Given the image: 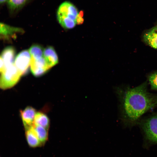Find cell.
Listing matches in <instances>:
<instances>
[{
	"instance_id": "6da1fadb",
	"label": "cell",
	"mask_w": 157,
	"mask_h": 157,
	"mask_svg": "<svg viewBox=\"0 0 157 157\" xmlns=\"http://www.w3.org/2000/svg\"><path fill=\"white\" fill-rule=\"evenodd\" d=\"M120 118L123 125L131 128L137 125L143 115L157 107V94L149 92L147 83L135 87L117 88Z\"/></svg>"
},
{
	"instance_id": "7a4b0ae2",
	"label": "cell",
	"mask_w": 157,
	"mask_h": 157,
	"mask_svg": "<svg viewBox=\"0 0 157 157\" xmlns=\"http://www.w3.org/2000/svg\"><path fill=\"white\" fill-rule=\"evenodd\" d=\"M78 14L77 8L73 4L69 1H65L60 4L58 9L57 19L64 28L72 29L76 24Z\"/></svg>"
},
{
	"instance_id": "3957f363",
	"label": "cell",
	"mask_w": 157,
	"mask_h": 157,
	"mask_svg": "<svg viewBox=\"0 0 157 157\" xmlns=\"http://www.w3.org/2000/svg\"><path fill=\"white\" fill-rule=\"evenodd\" d=\"M137 125L147 140L157 143V112L142 117Z\"/></svg>"
},
{
	"instance_id": "277c9868",
	"label": "cell",
	"mask_w": 157,
	"mask_h": 157,
	"mask_svg": "<svg viewBox=\"0 0 157 157\" xmlns=\"http://www.w3.org/2000/svg\"><path fill=\"white\" fill-rule=\"evenodd\" d=\"M22 76L14 64H12L0 76V88L6 90L13 87L19 81Z\"/></svg>"
},
{
	"instance_id": "5b68a950",
	"label": "cell",
	"mask_w": 157,
	"mask_h": 157,
	"mask_svg": "<svg viewBox=\"0 0 157 157\" xmlns=\"http://www.w3.org/2000/svg\"><path fill=\"white\" fill-rule=\"evenodd\" d=\"M31 59L30 53L26 50L20 52L15 58V65L22 75L28 72L30 65Z\"/></svg>"
},
{
	"instance_id": "8992f818",
	"label": "cell",
	"mask_w": 157,
	"mask_h": 157,
	"mask_svg": "<svg viewBox=\"0 0 157 157\" xmlns=\"http://www.w3.org/2000/svg\"><path fill=\"white\" fill-rule=\"evenodd\" d=\"M30 66L31 72L35 77L42 76L50 69L43 56L38 59L31 58Z\"/></svg>"
},
{
	"instance_id": "52a82bcc",
	"label": "cell",
	"mask_w": 157,
	"mask_h": 157,
	"mask_svg": "<svg viewBox=\"0 0 157 157\" xmlns=\"http://www.w3.org/2000/svg\"><path fill=\"white\" fill-rule=\"evenodd\" d=\"M35 109L33 107L28 106L20 111V115L25 129L31 127L34 124L36 113Z\"/></svg>"
},
{
	"instance_id": "ba28073f",
	"label": "cell",
	"mask_w": 157,
	"mask_h": 157,
	"mask_svg": "<svg viewBox=\"0 0 157 157\" xmlns=\"http://www.w3.org/2000/svg\"><path fill=\"white\" fill-rule=\"evenodd\" d=\"M33 125L30 127L25 129V135L27 144L28 146L32 148L42 147Z\"/></svg>"
},
{
	"instance_id": "9c48e42d",
	"label": "cell",
	"mask_w": 157,
	"mask_h": 157,
	"mask_svg": "<svg viewBox=\"0 0 157 157\" xmlns=\"http://www.w3.org/2000/svg\"><path fill=\"white\" fill-rule=\"evenodd\" d=\"M43 56L50 68L58 63V58L56 53L52 47H47L44 50Z\"/></svg>"
},
{
	"instance_id": "30bf717a",
	"label": "cell",
	"mask_w": 157,
	"mask_h": 157,
	"mask_svg": "<svg viewBox=\"0 0 157 157\" xmlns=\"http://www.w3.org/2000/svg\"><path fill=\"white\" fill-rule=\"evenodd\" d=\"M15 54V49L11 46L6 47L2 51L1 56L3 60L6 69L14 64Z\"/></svg>"
},
{
	"instance_id": "8fae6325",
	"label": "cell",
	"mask_w": 157,
	"mask_h": 157,
	"mask_svg": "<svg viewBox=\"0 0 157 157\" xmlns=\"http://www.w3.org/2000/svg\"><path fill=\"white\" fill-rule=\"evenodd\" d=\"M145 42L152 48L157 49V26L146 32L143 36Z\"/></svg>"
},
{
	"instance_id": "7c38bea8",
	"label": "cell",
	"mask_w": 157,
	"mask_h": 157,
	"mask_svg": "<svg viewBox=\"0 0 157 157\" xmlns=\"http://www.w3.org/2000/svg\"><path fill=\"white\" fill-rule=\"evenodd\" d=\"M24 32L22 29L9 26L0 22V35L4 36L6 38L13 36L17 33Z\"/></svg>"
},
{
	"instance_id": "4fadbf2b",
	"label": "cell",
	"mask_w": 157,
	"mask_h": 157,
	"mask_svg": "<svg viewBox=\"0 0 157 157\" xmlns=\"http://www.w3.org/2000/svg\"><path fill=\"white\" fill-rule=\"evenodd\" d=\"M42 146H44L48 139V130L43 127L34 124L33 125Z\"/></svg>"
},
{
	"instance_id": "5bb4252c",
	"label": "cell",
	"mask_w": 157,
	"mask_h": 157,
	"mask_svg": "<svg viewBox=\"0 0 157 157\" xmlns=\"http://www.w3.org/2000/svg\"><path fill=\"white\" fill-rule=\"evenodd\" d=\"M34 124L41 126L48 130L50 126V120L48 116L42 112H37Z\"/></svg>"
},
{
	"instance_id": "9a60e30c",
	"label": "cell",
	"mask_w": 157,
	"mask_h": 157,
	"mask_svg": "<svg viewBox=\"0 0 157 157\" xmlns=\"http://www.w3.org/2000/svg\"><path fill=\"white\" fill-rule=\"evenodd\" d=\"M29 0H8L9 9L12 13H15L21 9Z\"/></svg>"
},
{
	"instance_id": "2e32d148",
	"label": "cell",
	"mask_w": 157,
	"mask_h": 157,
	"mask_svg": "<svg viewBox=\"0 0 157 157\" xmlns=\"http://www.w3.org/2000/svg\"><path fill=\"white\" fill-rule=\"evenodd\" d=\"M44 50L40 45L34 44L30 48L29 51L31 59H38L43 57Z\"/></svg>"
},
{
	"instance_id": "e0dca14e",
	"label": "cell",
	"mask_w": 157,
	"mask_h": 157,
	"mask_svg": "<svg viewBox=\"0 0 157 157\" xmlns=\"http://www.w3.org/2000/svg\"><path fill=\"white\" fill-rule=\"evenodd\" d=\"M149 81L151 89L157 91V72L149 76Z\"/></svg>"
},
{
	"instance_id": "ac0fdd59",
	"label": "cell",
	"mask_w": 157,
	"mask_h": 157,
	"mask_svg": "<svg viewBox=\"0 0 157 157\" xmlns=\"http://www.w3.org/2000/svg\"><path fill=\"white\" fill-rule=\"evenodd\" d=\"M83 11H81L78 14L76 18V24H81L83 23L84 19L83 18Z\"/></svg>"
},
{
	"instance_id": "d6986e66",
	"label": "cell",
	"mask_w": 157,
	"mask_h": 157,
	"mask_svg": "<svg viewBox=\"0 0 157 157\" xmlns=\"http://www.w3.org/2000/svg\"><path fill=\"white\" fill-rule=\"evenodd\" d=\"M6 69L4 63L1 56H0V73H2Z\"/></svg>"
},
{
	"instance_id": "ffe728a7",
	"label": "cell",
	"mask_w": 157,
	"mask_h": 157,
	"mask_svg": "<svg viewBox=\"0 0 157 157\" xmlns=\"http://www.w3.org/2000/svg\"><path fill=\"white\" fill-rule=\"evenodd\" d=\"M8 0H0V4L3 3L7 1Z\"/></svg>"
},
{
	"instance_id": "44dd1931",
	"label": "cell",
	"mask_w": 157,
	"mask_h": 157,
	"mask_svg": "<svg viewBox=\"0 0 157 157\" xmlns=\"http://www.w3.org/2000/svg\"><path fill=\"white\" fill-rule=\"evenodd\" d=\"M6 38V37L4 36H3L2 35H0V39H2V38Z\"/></svg>"
}]
</instances>
